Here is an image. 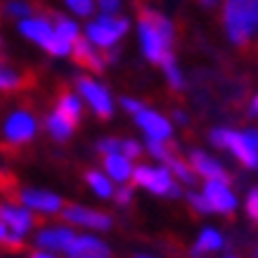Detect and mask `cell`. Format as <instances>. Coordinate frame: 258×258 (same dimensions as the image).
Masks as SVG:
<instances>
[{
    "mask_svg": "<svg viewBox=\"0 0 258 258\" xmlns=\"http://www.w3.org/2000/svg\"><path fill=\"white\" fill-rule=\"evenodd\" d=\"M55 111H59L62 116H67L69 121H74V123H79L83 107H81V100L74 93H64L62 97H59V102H57V109Z\"/></svg>",
    "mask_w": 258,
    "mask_h": 258,
    "instance_id": "obj_22",
    "label": "cell"
},
{
    "mask_svg": "<svg viewBox=\"0 0 258 258\" xmlns=\"http://www.w3.org/2000/svg\"><path fill=\"white\" fill-rule=\"evenodd\" d=\"M166 166H168V168L173 171V175H175V178H180L185 185H195V182H197V171L192 168V164H185L178 154H173V157L166 161Z\"/></svg>",
    "mask_w": 258,
    "mask_h": 258,
    "instance_id": "obj_23",
    "label": "cell"
},
{
    "mask_svg": "<svg viewBox=\"0 0 258 258\" xmlns=\"http://www.w3.org/2000/svg\"><path fill=\"white\" fill-rule=\"evenodd\" d=\"M211 145L223 149H230L237 157V161L246 168H253L258 164V131L249 128V131H230V128H213L209 135Z\"/></svg>",
    "mask_w": 258,
    "mask_h": 258,
    "instance_id": "obj_3",
    "label": "cell"
},
{
    "mask_svg": "<svg viewBox=\"0 0 258 258\" xmlns=\"http://www.w3.org/2000/svg\"><path fill=\"white\" fill-rule=\"evenodd\" d=\"M125 31H128V19L125 17H111V15L97 17L95 22H90L86 26L88 40L97 47H104V50L116 45Z\"/></svg>",
    "mask_w": 258,
    "mask_h": 258,
    "instance_id": "obj_6",
    "label": "cell"
},
{
    "mask_svg": "<svg viewBox=\"0 0 258 258\" xmlns=\"http://www.w3.org/2000/svg\"><path fill=\"white\" fill-rule=\"evenodd\" d=\"M76 239V235L71 232L69 227H50V230H43L38 232L36 237V244L40 249H47V251H64L71 246V242Z\"/></svg>",
    "mask_w": 258,
    "mask_h": 258,
    "instance_id": "obj_17",
    "label": "cell"
},
{
    "mask_svg": "<svg viewBox=\"0 0 258 258\" xmlns=\"http://www.w3.org/2000/svg\"><path fill=\"white\" fill-rule=\"evenodd\" d=\"M256 166H258V164H256Z\"/></svg>",
    "mask_w": 258,
    "mask_h": 258,
    "instance_id": "obj_45",
    "label": "cell"
},
{
    "mask_svg": "<svg viewBox=\"0 0 258 258\" xmlns=\"http://www.w3.org/2000/svg\"><path fill=\"white\" fill-rule=\"evenodd\" d=\"M204 197L206 202L211 204L213 213H230L237 209V197L230 189V182H220V180H206V187H204Z\"/></svg>",
    "mask_w": 258,
    "mask_h": 258,
    "instance_id": "obj_8",
    "label": "cell"
},
{
    "mask_svg": "<svg viewBox=\"0 0 258 258\" xmlns=\"http://www.w3.org/2000/svg\"><path fill=\"white\" fill-rule=\"evenodd\" d=\"M67 256L69 258H111V251L109 246L97 239V237H79L71 242V246L67 249Z\"/></svg>",
    "mask_w": 258,
    "mask_h": 258,
    "instance_id": "obj_13",
    "label": "cell"
},
{
    "mask_svg": "<svg viewBox=\"0 0 258 258\" xmlns=\"http://www.w3.org/2000/svg\"><path fill=\"white\" fill-rule=\"evenodd\" d=\"M64 3H67V8H69L74 15H79V17H90L95 10L93 0H64Z\"/></svg>",
    "mask_w": 258,
    "mask_h": 258,
    "instance_id": "obj_29",
    "label": "cell"
},
{
    "mask_svg": "<svg viewBox=\"0 0 258 258\" xmlns=\"http://www.w3.org/2000/svg\"><path fill=\"white\" fill-rule=\"evenodd\" d=\"M17 199L31 211H43V213L64 211L62 199L52 195V192H43V189H22V192H17Z\"/></svg>",
    "mask_w": 258,
    "mask_h": 258,
    "instance_id": "obj_11",
    "label": "cell"
},
{
    "mask_svg": "<svg viewBox=\"0 0 258 258\" xmlns=\"http://www.w3.org/2000/svg\"><path fill=\"white\" fill-rule=\"evenodd\" d=\"M114 199H116L118 206H128L131 199H133V187H118L114 192Z\"/></svg>",
    "mask_w": 258,
    "mask_h": 258,
    "instance_id": "obj_35",
    "label": "cell"
},
{
    "mask_svg": "<svg viewBox=\"0 0 258 258\" xmlns=\"http://www.w3.org/2000/svg\"><path fill=\"white\" fill-rule=\"evenodd\" d=\"M135 121H138V125L145 131V135H147L149 140H164V142L171 140V135H173L171 121L164 118L161 114H157V111L145 109L135 116Z\"/></svg>",
    "mask_w": 258,
    "mask_h": 258,
    "instance_id": "obj_12",
    "label": "cell"
},
{
    "mask_svg": "<svg viewBox=\"0 0 258 258\" xmlns=\"http://www.w3.org/2000/svg\"><path fill=\"white\" fill-rule=\"evenodd\" d=\"M173 118H175V121H178V123H187V114H185V111H180V109H175L173 111Z\"/></svg>",
    "mask_w": 258,
    "mask_h": 258,
    "instance_id": "obj_38",
    "label": "cell"
},
{
    "mask_svg": "<svg viewBox=\"0 0 258 258\" xmlns=\"http://www.w3.org/2000/svg\"><path fill=\"white\" fill-rule=\"evenodd\" d=\"M199 3H202L204 8H209V10H213V8H218L220 5V0H199Z\"/></svg>",
    "mask_w": 258,
    "mask_h": 258,
    "instance_id": "obj_39",
    "label": "cell"
},
{
    "mask_svg": "<svg viewBox=\"0 0 258 258\" xmlns=\"http://www.w3.org/2000/svg\"><path fill=\"white\" fill-rule=\"evenodd\" d=\"M71 55H74L76 64H81V67H83V69H88V71H102L104 67H107V62H104V55H100V52L95 50L93 43H90L88 38H83V36H81V38L74 43Z\"/></svg>",
    "mask_w": 258,
    "mask_h": 258,
    "instance_id": "obj_15",
    "label": "cell"
},
{
    "mask_svg": "<svg viewBox=\"0 0 258 258\" xmlns=\"http://www.w3.org/2000/svg\"><path fill=\"white\" fill-rule=\"evenodd\" d=\"M225 258H235V256H225Z\"/></svg>",
    "mask_w": 258,
    "mask_h": 258,
    "instance_id": "obj_44",
    "label": "cell"
},
{
    "mask_svg": "<svg viewBox=\"0 0 258 258\" xmlns=\"http://www.w3.org/2000/svg\"><path fill=\"white\" fill-rule=\"evenodd\" d=\"M171 142V140H168ZM168 142H164V140H149L147 138V152L152 154L154 159H159V161H168V159L175 154V147L173 145H168Z\"/></svg>",
    "mask_w": 258,
    "mask_h": 258,
    "instance_id": "obj_26",
    "label": "cell"
},
{
    "mask_svg": "<svg viewBox=\"0 0 258 258\" xmlns=\"http://www.w3.org/2000/svg\"><path fill=\"white\" fill-rule=\"evenodd\" d=\"M223 246H225L223 235H220L218 230H213V227H206V230H202V235H199V239H197L195 249L189 251V256H192V258H204L206 253L220 251Z\"/></svg>",
    "mask_w": 258,
    "mask_h": 258,
    "instance_id": "obj_19",
    "label": "cell"
},
{
    "mask_svg": "<svg viewBox=\"0 0 258 258\" xmlns=\"http://www.w3.org/2000/svg\"><path fill=\"white\" fill-rule=\"evenodd\" d=\"M76 88H79V93L86 97V102L93 107V111L100 118H109L111 114H114V104H111L109 93H107V88L100 86L97 81L88 79V76H81V79L76 81Z\"/></svg>",
    "mask_w": 258,
    "mask_h": 258,
    "instance_id": "obj_7",
    "label": "cell"
},
{
    "mask_svg": "<svg viewBox=\"0 0 258 258\" xmlns=\"http://www.w3.org/2000/svg\"><path fill=\"white\" fill-rule=\"evenodd\" d=\"M19 83L22 81H19L15 71L8 69V67H0V90H15Z\"/></svg>",
    "mask_w": 258,
    "mask_h": 258,
    "instance_id": "obj_30",
    "label": "cell"
},
{
    "mask_svg": "<svg viewBox=\"0 0 258 258\" xmlns=\"http://www.w3.org/2000/svg\"><path fill=\"white\" fill-rule=\"evenodd\" d=\"M133 182L159 197H180V187L173 182V175L166 166H147L140 164L133 168Z\"/></svg>",
    "mask_w": 258,
    "mask_h": 258,
    "instance_id": "obj_5",
    "label": "cell"
},
{
    "mask_svg": "<svg viewBox=\"0 0 258 258\" xmlns=\"http://www.w3.org/2000/svg\"><path fill=\"white\" fill-rule=\"evenodd\" d=\"M161 69H164L166 79H168V86H171L173 90H182V88H185V79H182L178 64H175V57H168V59L161 64Z\"/></svg>",
    "mask_w": 258,
    "mask_h": 258,
    "instance_id": "obj_25",
    "label": "cell"
},
{
    "mask_svg": "<svg viewBox=\"0 0 258 258\" xmlns=\"http://www.w3.org/2000/svg\"><path fill=\"white\" fill-rule=\"evenodd\" d=\"M86 182L93 187V192L102 199H109L114 197V185H111V180L107 173H97V171H88L86 173Z\"/></svg>",
    "mask_w": 258,
    "mask_h": 258,
    "instance_id": "obj_21",
    "label": "cell"
},
{
    "mask_svg": "<svg viewBox=\"0 0 258 258\" xmlns=\"http://www.w3.org/2000/svg\"><path fill=\"white\" fill-rule=\"evenodd\" d=\"M187 202L192 204V209H195V211L204 213V216H206V213H213L211 204L206 202V197H204V195H197V192H189V195H187Z\"/></svg>",
    "mask_w": 258,
    "mask_h": 258,
    "instance_id": "obj_31",
    "label": "cell"
},
{
    "mask_svg": "<svg viewBox=\"0 0 258 258\" xmlns=\"http://www.w3.org/2000/svg\"><path fill=\"white\" fill-rule=\"evenodd\" d=\"M64 220L71 223V225H81V227H90V230H109L111 227V218L107 213L93 211V209H86V206H67L62 211Z\"/></svg>",
    "mask_w": 258,
    "mask_h": 258,
    "instance_id": "obj_9",
    "label": "cell"
},
{
    "mask_svg": "<svg viewBox=\"0 0 258 258\" xmlns=\"http://www.w3.org/2000/svg\"><path fill=\"white\" fill-rule=\"evenodd\" d=\"M55 17V33L57 36H62L64 40H69V43H76V40L81 38L79 36V26L71 22V19H67V17H62V15H52Z\"/></svg>",
    "mask_w": 258,
    "mask_h": 258,
    "instance_id": "obj_24",
    "label": "cell"
},
{
    "mask_svg": "<svg viewBox=\"0 0 258 258\" xmlns=\"http://www.w3.org/2000/svg\"><path fill=\"white\" fill-rule=\"evenodd\" d=\"M121 142L123 140H116V138H102V140L97 142V149H100L104 157H107V154H116V152H121Z\"/></svg>",
    "mask_w": 258,
    "mask_h": 258,
    "instance_id": "obj_32",
    "label": "cell"
},
{
    "mask_svg": "<svg viewBox=\"0 0 258 258\" xmlns=\"http://www.w3.org/2000/svg\"><path fill=\"white\" fill-rule=\"evenodd\" d=\"M97 5H100L102 15H116L121 10V0H97Z\"/></svg>",
    "mask_w": 258,
    "mask_h": 258,
    "instance_id": "obj_36",
    "label": "cell"
},
{
    "mask_svg": "<svg viewBox=\"0 0 258 258\" xmlns=\"http://www.w3.org/2000/svg\"><path fill=\"white\" fill-rule=\"evenodd\" d=\"M45 128H47V133L52 135L57 142H64V140H69L71 135H74L76 123L69 121L67 116H62L59 111H55V114H50V116L45 118Z\"/></svg>",
    "mask_w": 258,
    "mask_h": 258,
    "instance_id": "obj_20",
    "label": "cell"
},
{
    "mask_svg": "<svg viewBox=\"0 0 258 258\" xmlns=\"http://www.w3.org/2000/svg\"><path fill=\"white\" fill-rule=\"evenodd\" d=\"M135 258H154V256H147V253H138Z\"/></svg>",
    "mask_w": 258,
    "mask_h": 258,
    "instance_id": "obj_42",
    "label": "cell"
},
{
    "mask_svg": "<svg viewBox=\"0 0 258 258\" xmlns=\"http://www.w3.org/2000/svg\"><path fill=\"white\" fill-rule=\"evenodd\" d=\"M19 31H22L29 40L38 43L43 50H47L50 55H55V57L71 55V50H74V43L64 40L62 36H57L55 26L47 22V19H40V17L24 19V22L19 24Z\"/></svg>",
    "mask_w": 258,
    "mask_h": 258,
    "instance_id": "obj_4",
    "label": "cell"
},
{
    "mask_svg": "<svg viewBox=\"0 0 258 258\" xmlns=\"http://www.w3.org/2000/svg\"><path fill=\"white\" fill-rule=\"evenodd\" d=\"M104 171L109 175L111 180H116V182H128V180H133V166H131V159L123 157L121 152L116 154H107L104 157Z\"/></svg>",
    "mask_w": 258,
    "mask_h": 258,
    "instance_id": "obj_18",
    "label": "cell"
},
{
    "mask_svg": "<svg viewBox=\"0 0 258 258\" xmlns=\"http://www.w3.org/2000/svg\"><path fill=\"white\" fill-rule=\"evenodd\" d=\"M138 33H140V47L142 55L147 57L152 64H161L173 57V24L164 15L154 10L142 8L140 19H138Z\"/></svg>",
    "mask_w": 258,
    "mask_h": 258,
    "instance_id": "obj_1",
    "label": "cell"
},
{
    "mask_svg": "<svg viewBox=\"0 0 258 258\" xmlns=\"http://www.w3.org/2000/svg\"><path fill=\"white\" fill-rule=\"evenodd\" d=\"M246 216L258 225V187H253L246 197Z\"/></svg>",
    "mask_w": 258,
    "mask_h": 258,
    "instance_id": "obj_33",
    "label": "cell"
},
{
    "mask_svg": "<svg viewBox=\"0 0 258 258\" xmlns=\"http://www.w3.org/2000/svg\"><path fill=\"white\" fill-rule=\"evenodd\" d=\"M121 107H123L125 111H131V114H135V116H138L140 111H145V109H147V107H145L142 102H138V100H131V97H123V100H121Z\"/></svg>",
    "mask_w": 258,
    "mask_h": 258,
    "instance_id": "obj_37",
    "label": "cell"
},
{
    "mask_svg": "<svg viewBox=\"0 0 258 258\" xmlns=\"http://www.w3.org/2000/svg\"><path fill=\"white\" fill-rule=\"evenodd\" d=\"M0 246H5V249H10V251L22 249V237L15 235L3 218H0Z\"/></svg>",
    "mask_w": 258,
    "mask_h": 258,
    "instance_id": "obj_27",
    "label": "cell"
},
{
    "mask_svg": "<svg viewBox=\"0 0 258 258\" xmlns=\"http://www.w3.org/2000/svg\"><path fill=\"white\" fill-rule=\"evenodd\" d=\"M223 26L237 47H246L258 36V0H225Z\"/></svg>",
    "mask_w": 258,
    "mask_h": 258,
    "instance_id": "obj_2",
    "label": "cell"
},
{
    "mask_svg": "<svg viewBox=\"0 0 258 258\" xmlns=\"http://www.w3.org/2000/svg\"><path fill=\"white\" fill-rule=\"evenodd\" d=\"M36 135V118L29 111H15L5 123V138L12 145H24Z\"/></svg>",
    "mask_w": 258,
    "mask_h": 258,
    "instance_id": "obj_10",
    "label": "cell"
},
{
    "mask_svg": "<svg viewBox=\"0 0 258 258\" xmlns=\"http://www.w3.org/2000/svg\"><path fill=\"white\" fill-rule=\"evenodd\" d=\"M251 111H253V114H258V95L253 97V102H251Z\"/></svg>",
    "mask_w": 258,
    "mask_h": 258,
    "instance_id": "obj_41",
    "label": "cell"
},
{
    "mask_svg": "<svg viewBox=\"0 0 258 258\" xmlns=\"http://www.w3.org/2000/svg\"><path fill=\"white\" fill-rule=\"evenodd\" d=\"M253 258H258V244H256V249H253Z\"/></svg>",
    "mask_w": 258,
    "mask_h": 258,
    "instance_id": "obj_43",
    "label": "cell"
},
{
    "mask_svg": "<svg viewBox=\"0 0 258 258\" xmlns=\"http://www.w3.org/2000/svg\"><path fill=\"white\" fill-rule=\"evenodd\" d=\"M0 218L8 223V227L15 232V235H26L29 230L33 227V216H31V209H24V206H0Z\"/></svg>",
    "mask_w": 258,
    "mask_h": 258,
    "instance_id": "obj_16",
    "label": "cell"
},
{
    "mask_svg": "<svg viewBox=\"0 0 258 258\" xmlns=\"http://www.w3.org/2000/svg\"><path fill=\"white\" fill-rule=\"evenodd\" d=\"M121 154L133 161V159H138L142 154V145L140 142H135V140H123L121 142Z\"/></svg>",
    "mask_w": 258,
    "mask_h": 258,
    "instance_id": "obj_34",
    "label": "cell"
},
{
    "mask_svg": "<svg viewBox=\"0 0 258 258\" xmlns=\"http://www.w3.org/2000/svg\"><path fill=\"white\" fill-rule=\"evenodd\" d=\"M31 258H55V256H50V253H43V251H36V253H31Z\"/></svg>",
    "mask_w": 258,
    "mask_h": 258,
    "instance_id": "obj_40",
    "label": "cell"
},
{
    "mask_svg": "<svg viewBox=\"0 0 258 258\" xmlns=\"http://www.w3.org/2000/svg\"><path fill=\"white\" fill-rule=\"evenodd\" d=\"M189 164H192V168H195L202 178L230 182V175H227V171L220 166V161H216L213 157H209V154L202 152V149H192V152H189Z\"/></svg>",
    "mask_w": 258,
    "mask_h": 258,
    "instance_id": "obj_14",
    "label": "cell"
},
{
    "mask_svg": "<svg viewBox=\"0 0 258 258\" xmlns=\"http://www.w3.org/2000/svg\"><path fill=\"white\" fill-rule=\"evenodd\" d=\"M5 12L10 17H22V19H31L33 17V8L29 3H22V0H12L5 5Z\"/></svg>",
    "mask_w": 258,
    "mask_h": 258,
    "instance_id": "obj_28",
    "label": "cell"
}]
</instances>
